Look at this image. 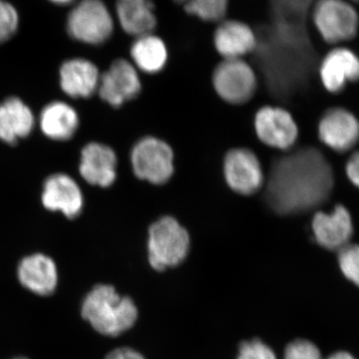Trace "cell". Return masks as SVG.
Returning <instances> with one entry per match:
<instances>
[{
  "mask_svg": "<svg viewBox=\"0 0 359 359\" xmlns=\"http://www.w3.org/2000/svg\"><path fill=\"white\" fill-rule=\"evenodd\" d=\"M214 44L224 59H242L256 49L257 37L249 25L238 20H226L217 27Z\"/></svg>",
  "mask_w": 359,
  "mask_h": 359,
  "instance_id": "18",
  "label": "cell"
},
{
  "mask_svg": "<svg viewBox=\"0 0 359 359\" xmlns=\"http://www.w3.org/2000/svg\"><path fill=\"white\" fill-rule=\"evenodd\" d=\"M113 29L112 16L102 0H82L68 15V33L84 43L102 44L110 39Z\"/></svg>",
  "mask_w": 359,
  "mask_h": 359,
  "instance_id": "5",
  "label": "cell"
},
{
  "mask_svg": "<svg viewBox=\"0 0 359 359\" xmlns=\"http://www.w3.org/2000/svg\"><path fill=\"white\" fill-rule=\"evenodd\" d=\"M79 173L90 185L107 188L117 177V156L109 146L87 144L81 151Z\"/></svg>",
  "mask_w": 359,
  "mask_h": 359,
  "instance_id": "14",
  "label": "cell"
},
{
  "mask_svg": "<svg viewBox=\"0 0 359 359\" xmlns=\"http://www.w3.org/2000/svg\"><path fill=\"white\" fill-rule=\"evenodd\" d=\"M182 4L187 13L201 20L217 22L223 20L228 11L229 0H174Z\"/></svg>",
  "mask_w": 359,
  "mask_h": 359,
  "instance_id": "23",
  "label": "cell"
},
{
  "mask_svg": "<svg viewBox=\"0 0 359 359\" xmlns=\"http://www.w3.org/2000/svg\"><path fill=\"white\" fill-rule=\"evenodd\" d=\"M318 136L332 150L347 152L359 141L358 120L341 108L328 110L321 118Z\"/></svg>",
  "mask_w": 359,
  "mask_h": 359,
  "instance_id": "12",
  "label": "cell"
},
{
  "mask_svg": "<svg viewBox=\"0 0 359 359\" xmlns=\"http://www.w3.org/2000/svg\"><path fill=\"white\" fill-rule=\"evenodd\" d=\"M18 278L26 290L41 297L55 292L58 283V271L50 257L33 254L23 257L18 266Z\"/></svg>",
  "mask_w": 359,
  "mask_h": 359,
  "instance_id": "15",
  "label": "cell"
},
{
  "mask_svg": "<svg viewBox=\"0 0 359 359\" xmlns=\"http://www.w3.org/2000/svg\"><path fill=\"white\" fill-rule=\"evenodd\" d=\"M327 359H355L353 358L351 354H349L348 353H346V351H339V353H337L334 354H332L330 358H328Z\"/></svg>",
  "mask_w": 359,
  "mask_h": 359,
  "instance_id": "30",
  "label": "cell"
},
{
  "mask_svg": "<svg viewBox=\"0 0 359 359\" xmlns=\"http://www.w3.org/2000/svg\"><path fill=\"white\" fill-rule=\"evenodd\" d=\"M59 74L61 89L72 98H89L95 93L100 81L98 68L86 59L65 61Z\"/></svg>",
  "mask_w": 359,
  "mask_h": 359,
  "instance_id": "17",
  "label": "cell"
},
{
  "mask_svg": "<svg viewBox=\"0 0 359 359\" xmlns=\"http://www.w3.org/2000/svg\"><path fill=\"white\" fill-rule=\"evenodd\" d=\"M81 313L96 332L106 337L124 334L138 318L134 302L107 285H96L90 290L82 302Z\"/></svg>",
  "mask_w": 359,
  "mask_h": 359,
  "instance_id": "2",
  "label": "cell"
},
{
  "mask_svg": "<svg viewBox=\"0 0 359 359\" xmlns=\"http://www.w3.org/2000/svg\"><path fill=\"white\" fill-rule=\"evenodd\" d=\"M314 26L327 43L353 40L359 29V14L348 0H318L313 11Z\"/></svg>",
  "mask_w": 359,
  "mask_h": 359,
  "instance_id": "4",
  "label": "cell"
},
{
  "mask_svg": "<svg viewBox=\"0 0 359 359\" xmlns=\"http://www.w3.org/2000/svg\"><path fill=\"white\" fill-rule=\"evenodd\" d=\"M224 178L231 190L242 195L257 192L264 183L261 163L252 151L235 149L226 154Z\"/></svg>",
  "mask_w": 359,
  "mask_h": 359,
  "instance_id": "9",
  "label": "cell"
},
{
  "mask_svg": "<svg viewBox=\"0 0 359 359\" xmlns=\"http://www.w3.org/2000/svg\"><path fill=\"white\" fill-rule=\"evenodd\" d=\"M188 231L172 217L158 219L149 230L148 259L151 266L162 271L174 268L188 256Z\"/></svg>",
  "mask_w": 359,
  "mask_h": 359,
  "instance_id": "3",
  "label": "cell"
},
{
  "mask_svg": "<svg viewBox=\"0 0 359 359\" xmlns=\"http://www.w3.org/2000/svg\"><path fill=\"white\" fill-rule=\"evenodd\" d=\"M35 126L32 110L20 98L11 97L0 103V140L18 143L32 133Z\"/></svg>",
  "mask_w": 359,
  "mask_h": 359,
  "instance_id": "19",
  "label": "cell"
},
{
  "mask_svg": "<svg viewBox=\"0 0 359 359\" xmlns=\"http://www.w3.org/2000/svg\"><path fill=\"white\" fill-rule=\"evenodd\" d=\"M53 4H59V6H65V4H69L73 0H50Z\"/></svg>",
  "mask_w": 359,
  "mask_h": 359,
  "instance_id": "31",
  "label": "cell"
},
{
  "mask_svg": "<svg viewBox=\"0 0 359 359\" xmlns=\"http://www.w3.org/2000/svg\"><path fill=\"white\" fill-rule=\"evenodd\" d=\"M348 1L358 2L359 4V0H348Z\"/></svg>",
  "mask_w": 359,
  "mask_h": 359,
  "instance_id": "32",
  "label": "cell"
},
{
  "mask_svg": "<svg viewBox=\"0 0 359 359\" xmlns=\"http://www.w3.org/2000/svg\"><path fill=\"white\" fill-rule=\"evenodd\" d=\"M339 262L342 273L359 287V245H347L339 250Z\"/></svg>",
  "mask_w": 359,
  "mask_h": 359,
  "instance_id": "24",
  "label": "cell"
},
{
  "mask_svg": "<svg viewBox=\"0 0 359 359\" xmlns=\"http://www.w3.org/2000/svg\"><path fill=\"white\" fill-rule=\"evenodd\" d=\"M321 82L327 91L337 93L348 82L359 80V58L344 47L328 52L320 68Z\"/></svg>",
  "mask_w": 359,
  "mask_h": 359,
  "instance_id": "16",
  "label": "cell"
},
{
  "mask_svg": "<svg viewBox=\"0 0 359 359\" xmlns=\"http://www.w3.org/2000/svg\"><path fill=\"white\" fill-rule=\"evenodd\" d=\"M42 205L51 212H60L69 219L81 214L83 194L74 179L66 174H54L44 182Z\"/></svg>",
  "mask_w": 359,
  "mask_h": 359,
  "instance_id": "10",
  "label": "cell"
},
{
  "mask_svg": "<svg viewBox=\"0 0 359 359\" xmlns=\"http://www.w3.org/2000/svg\"><path fill=\"white\" fill-rule=\"evenodd\" d=\"M313 231L316 242L321 247L339 250L349 245L353 237V219L346 207L337 205L330 214L318 212L314 215Z\"/></svg>",
  "mask_w": 359,
  "mask_h": 359,
  "instance_id": "13",
  "label": "cell"
},
{
  "mask_svg": "<svg viewBox=\"0 0 359 359\" xmlns=\"http://www.w3.org/2000/svg\"><path fill=\"white\" fill-rule=\"evenodd\" d=\"M346 174L354 186L359 188V152L354 153L346 164Z\"/></svg>",
  "mask_w": 359,
  "mask_h": 359,
  "instance_id": "28",
  "label": "cell"
},
{
  "mask_svg": "<svg viewBox=\"0 0 359 359\" xmlns=\"http://www.w3.org/2000/svg\"><path fill=\"white\" fill-rule=\"evenodd\" d=\"M334 186V173L325 156L316 148H302L273 162L264 199L276 214H299L323 204Z\"/></svg>",
  "mask_w": 359,
  "mask_h": 359,
  "instance_id": "1",
  "label": "cell"
},
{
  "mask_svg": "<svg viewBox=\"0 0 359 359\" xmlns=\"http://www.w3.org/2000/svg\"><path fill=\"white\" fill-rule=\"evenodd\" d=\"M42 133L54 141H66L72 138L79 127L77 111L63 101L47 104L39 116Z\"/></svg>",
  "mask_w": 359,
  "mask_h": 359,
  "instance_id": "20",
  "label": "cell"
},
{
  "mask_svg": "<svg viewBox=\"0 0 359 359\" xmlns=\"http://www.w3.org/2000/svg\"><path fill=\"white\" fill-rule=\"evenodd\" d=\"M174 154L171 147L160 139L146 137L134 146L132 168L139 179L162 185L174 173Z\"/></svg>",
  "mask_w": 359,
  "mask_h": 359,
  "instance_id": "6",
  "label": "cell"
},
{
  "mask_svg": "<svg viewBox=\"0 0 359 359\" xmlns=\"http://www.w3.org/2000/svg\"><path fill=\"white\" fill-rule=\"evenodd\" d=\"M131 57L135 65L143 72L150 74L160 72L168 61L166 44L152 33L137 37L131 47Z\"/></svg>",
  "mask_w": 359,
  "mask_h": 359,
  "instance_id": "22",
  "label": "cell"
},
{
  "mask_svg": "<svg viewBox=\"0 0 359 359\" xmlns=\"http://www.w3.org/2000/svg\"><path fill=\"white\" fill-rule=\"evenodd\" d=\"M14 359H28V358H14Z\"/></svg>",
  "mask_w": 359,
  "mask_h": 359,
  "instance_id": "33",
  "label": "cell"
},
{
  "mask_svg": "<svg viewBox=\"0 0 359 359\" xmlns=\"http://www.w3.org/2000/svg\"><path fill=\"white\" fill-rule=\"evenodd\" d=\"M283 359H323L320 349L309 340L297 339L290 342Z\"/></svg>",
  "mask_w": 359,
  "mask_h": 359,
  "instance_id": "26",
  "label": "cell"
},
{
  "mask_svg": "<svg viewBox=\"0 0 359 359\" xmlns=\"http://www.w3.org/2000/svg\"><path fill=\"white\" fill-rule=\"evenodd\" d=\"M141 88L140 77L135 66L124 59H118L100 75L97 91L103 101L113 107H120L136 98Z\"/></svg>",
  "mask_w": 359,
  "mask_h": 359,
  "instance_id": "8",
  "label": "cell"
},
{
  "mask_svg": "<svg viewBox=\"0 0 359 359\" xmlns=\"http://www.w3.org/2000/svg\"><path fill=\"white\" fill-rule=\"evenodd\" d=\"M18 13L8 2L0 0V43L7 41L18 30Z\"/></svg>",
  "mask_w": 359,
  "mask_h": 359,
  "instance_id": "25",
  "label": "cell"
},
{
  "mask_svg": "<svg viewBox=\"0 0 359 359\" xmlns=\"http://www.w3.org/2000/svg\"><path fill=\"white\" fill-rule=\"evenodd\" d=\"M105 359H145V358L134 349L122 347L111 351Z\"/></svg>",
  "mask_w": 359,
  "mask_h": 359,
  "instance_id": "29",
  "label": "cell"
},
{
  "mask_svg": "<svg viewBox=\"0 0 359 359\" xmlns=\"http://www.w3.org/2000/svg\"><path fill=\"white\" fill-rule=\"evenodd\" d=\"M255 126L263 143L282 150L292 147L299 134L294 118L282 108H262L257 113Z\"/></svg>",
  "mask_w": 359,
  "mask_h": 359,
  "instance_id": "11",
  "label": "cell"
},
{
  "mask_svg": "<svg viewBox=\"0 0 359 359\" xmlns=\"http://www.w3.org/2000/svg\"><path fill=\"white\" fill-rule=\"evenodd\" d=\"M116 13L123 30L132 36L150 34L157 26L150 0H117Z\"/></svg>",
  "mask_w": 359,
  "mask_h": 359,
  "instance_id": "21",
  "label": "cell"
},
{
  "mask_svg": "<svg viewBox=\"0 0 359 359\" xmlns=\"http://www.w3.org/2000/svg\"><path fill=\"white\" fill-rule=\"evenodd\" d=\"M212 83L223 100L238 105L254 96L257 77L254 69L243 59H224L214 71Z\"/></svg>",
  "mask_w": 359,
  "mask_h": 359,
  "instance_id": "7",
  "label": "cell"
},
{
  "mask_svg": "<svg viewBox=\"0 0 359 359\" xmlns=\"http://www.w3.org/2000/svg\"><path fill=\"white\" fill-rule=\"evenodd\" d=\"M237 359H276V356L263 341L252 339L241 344Z\"/></svg>",
  "mask_w": 359,
  "mask_h": 359,
  "instance_id": "27",
  "label": "cell"
}]
</instances>
